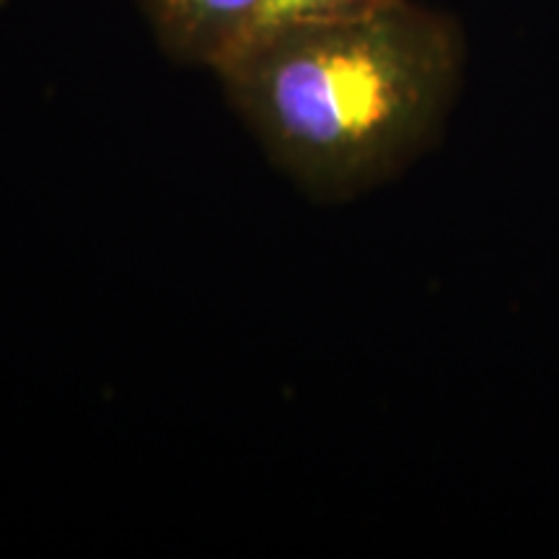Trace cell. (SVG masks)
Segmentation results:
<instances>
[{
    "label": "cell",
    "instance_id": "6da1fadb",
    "mask_svg": "<svg viewBox=\"0 0 559 559\" xmlns=\"http://www.w3.org/2000/svg\"><path fill=\"white\" fill-rule=\"evenodd\" d=\"M464 60L459 26L409 0L257 39L218 79L277 169L317 200L381 185L436 135Z\"/></svg>",
    "mask_w": 559,
    "mask_h": 559
},
{
    "label": "cell",
    "instance_id": "7a4b0ae2",
    "mask_svg": "<svg viewBox=\"0 0 559 559\" xmlns=\"http://www.w3.org/2000/svg\"><path fill=\"white\" fill-rule=\"evenodd\" d=\"M164 52L218 70L249 47L262 0H138Z\"/></svg>",
    "mask_w": 559,
    "mask_h": 559
},
{
    "label": "cell",
    "instance_id": "3957f363",
    "mask_svg": "<svg viewBox=\"0 0 559 559\" xmlns=\"http://www.w3.org/2000/svg\"><path fill=\"white\" fill-rule=\"evenodd\" d=\"M383 0H262L260 21L249 45L257 39L270 37V34L296 29V26L326 24V21H340L366 13Z\"/></svg>",
    "mask_w": 559,
    "mask_h": 559
}]
</instances>
